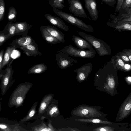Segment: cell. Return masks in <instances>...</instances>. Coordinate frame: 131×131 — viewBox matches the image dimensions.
I'll return each instance as SVG.
<instances>
[{"instance_id":"cell-40","label":"cell","mask_w":131,"mask_h":131,"mask_svg":"<svg viewBox=\"0 0 131 131\" xmlns=\"http://www.w3.org/2000/svg\"><path fill=\"white\" fill-rule=\"evenodd\" d=\"M127 79L128 81L131 82V77L130 76L128 77L127 78Z\"/></svg>"},{"instance_id":"cell-45","label":"cell","mask_w":131,"mask_h":131,"mask_svg":"<svg viewBox=\"0 0 131 131\" xmlns=\"http://www.w3.org/2000/svg\"></svg>"},{"instance_id":"cell-30","label":"cell","mask_w":131,"mask_h":131,"mask_svg":"<svg viewBox=\"0 0 131 131\" xmlns=\"http://www.w3.org/2000/svg\"><path fill=\"white\" fill-rule=\"evenodd\" d=\"M116 54L125 63H130L131 61L130 60L124 52L122 51Z\"/></svg>"},{"instance_id":"cell-11","label":"cell","mask_w":131,"mask_h":131,"mask_svg":"<svg viewBox=\"0 0 131 131\" xmlns=\"http://www.w3.org/2000/svg\"><path fill=\"white\" fill-rule=\"evenodd\" d=\"M36 43L34 40L30 36H22L14 40L11 44V46H14L16 48Z\"/></svg>"},{"instance_id":"cell-3","label":"cell","mask_w":131,"mask_h":131,"mask_svg":"<svg viewBox=\"0 0 131 131\" xmlns=\"http://www.w3.org/2000/svg\"><path fill=\"white\" fill-rule=\"evenodd\" d=\"M53 10L56 15L68 23L86 32H93L94 31V29L92 26L87 24L73 15L55 8H53Z\"/></svg>"},{"instance_id":"cell-22","label":"cell","mask_w":131,"mask_h":131,"mask_svg":"<svg viewBox=\"0 0 131 131\" xmlns=\"http://www.w3.org/2000/svg\"><path fill=\"white\" fill-rule=\"evenodd\" d=\"M38 103V102H36L34 103L33 106L28 111L26 115L19 121V123L26 122L32 118L36 113V107Z\"/></svg>"},{"instance_id":"cell-10","label":"cell","mask_w":131,"mask_h":131,"mask_svg":"<svg viewBox=\"0 0 131 131\" xmlns=\"http://www.w3.org/2000/svg\"><path fill=\"white\" fill-rule=\"evenodd\" d=\"M20 48L23 51L24 53L28 56H41L42 53L38 50V45L36 43L22 46Z\"/></svg>"},{"instance_id":"cell-33","label":"cell","mask_w":131,"mask_h":131,"mask_svg":"<svg viewBox=\"0 0 131 131\" xmlns=\"http://www.w3.org/2000/svg\"><path fill=\"white\" fill-rule=\"evenodd\" d=\"M124 0H117V4L115 7V12L119 11Z\"/></svg>"},{"instance_id":"cell-19","label":"cell","mask_w":131,"mask_h":131,"mask_svg":"<svg viewBox=\"0 0 131 131\" xmlns=\"http://www.w3.org/2000/svg\"><path fill=\"white\" fill-rule=\"evenodd\" d=\"M16 48L14 46L7 47L4 54L1 65V69L8 64L11 60V55L12 52Z\"/></svg>"},{"instance_id":"cell-42","label":"cell","mask_w":131,"mask_h":131,"mask_svg":"<svg viewBox=\"0 0 131 131\" xmlns=\"http://www.w3.org/2000/svg\"><path fill=\"white\" fill-rule=\"evenodd\" d=\"M100 131H106V130H107L105 129L102 128L101 129H100Z\"/></svg>"},{"instance_id":"cell-29","label":"cell","mask_w":131,"mask_h":131,"mask_svg":"<svg viewBox=\"0 0 131 131\" xmlns=\"http://www.w3.org/2000/svg\"><path fill=\"white\" fill-rule=\"evenodd\" d=\"M11 37L9 34L6 35L3 33L0 32V46L2 45L8 39L10 38Z\"/></svg>"},{"instance_id":"cell-18","label":"cell","mask_w":131,"mask_h":131,"mask_svg":"<svg viewBox=\"0 0 131 131\" xmlns=\"http://www.w3.org/2000/svg\"><path fill=\"white\" fill-rule=\"evenodd\" d=\"M47 66L44 64L41 63L36 64L30 68L28 74H41L43 73L47 69Z\"/></svg>"},{"instance_id":"cell-15","label":"cell","mask_w":131,"mask_h":131,"mask_svg":"<svg viewBox=\"0 0 131 131\" xmlns=\"http://www.w3.org/2000/svg\"><path fill=\"white\" fill-rule=\"evenodd\" d=\"M42 36L45 40L48 43L52 44H56L60 43L61 42L52 36L41 26L40 28Z\"/></svg>"},{"instance_id":"cell-38","label":"cell","mask_w":131,"mask_h":131,"mask_svg":"<svg viewBox=\"0 0 131 131\" xmlns=\"http://www.w3.org/2000/svg\"><path fill=\"white\" fill-rule=\"evenodd\" d=\"M88 110L86 109H84L81 111L82 113L85 115L87 114L88 113Z\"/></svg>"},{"instance_id":"cell-13","label":"cell","mask_w":131,"mask_h":131,"mask_svg":"<svg viewBox=\"0 0 131 131\" xmlns=\"http://www.w3.org/2000/svg\"><path fill=\"white\" fill-rule=\"evenodd\" d=\"M44 28L52 36L60 41L61 42H65V34L58 30L54 26L49 25L43 26Z\"/></svg>"},{"instance_id":"cell-20","label":"cell","mask_w":131,"mask_h":131,"mask_svg":"<svg viewBox=\"0 0 131 131\" xmlns=\"http://www.w3.org/2000/svg\"><path fill=\"white\" fill-rule=\"evenodd\" d=\"M16 27L15 23L9 22L5 26L4 30L0 32L6 35L9 34L11 37L16 35Z\"/></svg>"},{"instance_id":"cell-2","label":"cell","mask_w":131,"mask_h":131,"mask_svg":"<svg viewBox=\"0 0 131 131\" xmlns=\"http://www.w3.org/2000/svg\"><path fill=\"white\" fill-rule=\"evenodd\" d=\"M78 32L80 36L94 47L100 56L111 54L110 47L103 40L82 32L78 31Z\"/></svg>"},{"instance_id":"cell-25","label":"cell","mask_w":131,"mask_h":131,"mask_svg":"<svg viewBox=\"0 0 131 131\" xmlns=\"http://www.w3.org/2000/svg\"><path fill=\"white\" fill-rule=\"evenodd\" d=\"M17 12L14 7H10L9 9L7 19L9 22L16 21L17 17Z\"/></svg>"},{"instance_id":"cell-35","label":"cell","mask_w":131,"mask_h":131,"mask_svg":"<svg viewBox=\"0 0 131 131\" xmlns=\"http://www.w3.org/2000/svg\"><path fill=\"white\" fill-rule=\"evenodd\" d=\"M122 51L126 54L130 60L131 61V50L124 49Z\"/></svg>"},{"instance_id":"cell-23","label":"cell","mask_w":131,"mask_h":131,"mask_svg":"<svg viewBox=\"0 0 131 131\" xmlns=\"http://www.w3.org/2000/svg\"><path fill=\"white\" fill-rule=\"evenodd\" d=\"M112 27L119 31H131V22H123L118 26H115Z\"/></svg>"},{"instance_id":"cell-32","label":"cell","mask_w":131,"mask_h":131,"mask_svg":"<svg viewBox=\"0 0 131 131\" xmlns=\"http://www.w3.org/2000/svg\"><path fill=\"white\" fill-rule=\"evenodd\" d=\"M110 7H112L115 4L116 0H101Z\"/></svg>"},{"instance_id":"cell-44","label":"cell","mask_w":131,"mask_h":131,"mask_svg":"<svg viewBox=\"0 0 131 131\" xmlns=\"http://www.w3.org/2000/svg\"><path fill=\"white\" fill-rule=\"evenodd\" d=\"M48 1H49V0H47Z\"/></svg>"},{"instance_id":"cell-27","label":"cell","mask_w":131,"mask_h":131,"mask_svg":"<svg viewBox=\"0 0 131 131\" xmlns=\"http://www.w3.org/2000/svg\"><path fill=\"white\" fill-rule=\"evenodd\" d=\"M5 11L4 0H0V22L2 21L4 18Z\"/></svg>"},{"instance_id":"cell-28","label":"cell","mask_w":131,"mask_h":131,"mask_svg":"<svg viewBox=\"0 0 131 131\" xmlns=\"http://www.w3.org/2000/svg\"><path fill=\"white\" fill-rule=\"evenodd\" d=\"M34 130L35 131H51L48 127H47L43 123L37 126L34 127Z\"/></svg>"},{"instance_id":"cell-7","label":"cell","mask_w":131,"mask_h":131,"mask_svg":"<svg viewBox=\"0 0 131 131\" xmlns=\"http://www.w3.org/2000/svg\"><path fill=\"white\" fill-rule=\"evenodd\" d=\"M69 4V10L75 16L89 18L87 15L80 0H67Z\"/></svg>"},{"instance_id":"cell-12","label":"cell","mask_w":131,"mask_h":131,"mask_svg":"<svg viewBox=\"0 0 131 131\" xmlns=\"http://www.w3.org/2000/svg\"><path fill=\"white\" fill-rule=\"evenodd\" d=\"M72 37V40L78 48L81 50L87 49L90 50H94L92 45L85 39L74 35H73Z\"/></svg>"},{"instance_id":"cell-26","label":"cell","mask_w":131,"mask_h":131,"mask_svg":"<svg viewBox=\"0 0 131 131\" xmlns=\"http://www.w3.org/2000/svg\"><path fill=\"white\" fill-rule=\"evenodd\" d=\"M59 111L58 107L56 105L51 106L48 111V114L51 117H55L59 113Z\"/></svg>"},{"instance_id":"cell-1","label":"cell","mask_w":131,"mask_h":131,"mask_svg":"<svg viewBox=\"0 0 131 131\" xmlns=\"http://www.w3.org/2000/svg\"><path fill=\"white\" fill-rule=\"evenodd\" d=\"M28 82L22 83L18 85L10 96L8 106L10 108L15 106L17 108L23 105L26 95L31 86Z\"/></svg>"},{"instance_id":"cell-5","label":"cell","mask_w":131,"mask_h":131,"mask_svg":"<svg viewBox=\"0 0 131 131\" xmlns=\"http://www.w3.org/2000/svg\"><path fill=\"white\" fill-rule=\"evenodd\" d=\"M13 71L11 65L6 68L5 73L0 78V88L2 96L5 95L8 90L11 87L15 80L13 79Z\"/></svg>"},{"instance_id":"cell-14","label":"cell","mask_w":131,"mask_h":131,"mask_svg":"<svg viewBox=\"0 0 131 131\" xmlns=\"http://www.w3.org/2000/svg\"><path fill=\"white\" fill-rule=\"evenodd\" d=\"M15 24L16 27V35H22V36L27 35L29 30L32 26L25 21L16 22Z\"/></svg>"},{"instance_id":"cell-39","label":"cell","mask_w":131,"mask_h":131,"mask_svg":"<svg viewBox=\"0 0 131 131\" xmlns=\"http://www.w3.org/2000/svg\"><path fill=\"white\" fill-rule=\"evenodd\" d=\"M92 122L94 123H99L100 122V121L98 119H94L92 120Z\"/></svg>"},{"instance_id":"cell-43","label":"cell","mask_w":131,"mask_h":131,"mask_svg":"<svg viewBox=\"0 0 131 131\" xmlns=\"http://www.w3.org/2000/svg\"><path fill=\"white\" fill-rule=\"evenodd\" d=\"M1 104H0V111H1Z\"/></svg>"},{"instance_id":"cell-31","label":"cell","mask_w":131,"mask_h":131,"mask_svg":"<svg viewBox=\"0 0 131 131\" xmlns=\"http://www.w3.org/2000/svg\"><path fill=\"white\" fill-rule=\"evenodd\" d=\"M131 8V0H124L120 9Z\"/></svg>"},{"instance_id":"cell-34","label":"cell","mask_w":131,"mask_h":131,"mask_svg":"<svg viewBox=\"0 0 131 131\" xmlns=\"http://www.w3.org/2000/svg\"><path fill=\"white\" fill-rule=\"evenodd\" d=\"M112 78L109 77L108 78L109 86L112 88H113L115 86V82Z\"/></svg>"},{"instance_id":"cell-8","label":"cell","mask_w":131,"mask_h":131,"mask_svg":"<svg viewBox=\"0 0 131 131\" xmlns=\"http://www.w3.org/2000/svg\"><path fill=\"white\" fill-rule=\"evenodd\" d=\"M85 7L88 11L92 19L96 21L99 16L97 8V4L95 0H84Z\"/></svg>"},{"instance_id":"cell-16","label":"cell","mask_w":131,"mask_h":131,"mask_svg":"<svg viewBox=\"0 0 131 131\" xmlns=\"http://www.w3.org/2000/svg\"><path fill=\"white\" fill-rule=\"evenodd\" d=\"M20 124L16 123L15 125H11L4 123H0V130L3 131H25L19 126Z\"/></svg>"},{"instance_id":"cell-9","label":"cell","mask_w":131,"mask_h":131,"mask_svg":"<svg viewBox=\"0 0 131 131\" xmlns=\"http://www.w3.org/2000/svg\"><path fill=\"white\" fill-rule=\"evenodd\" d=\"M44 16L48 21L51 24L66 31L69 30L68 26L61 19L50 14H46Z\"/></svg>"},{"instance_id":"cell-6","label":"cell","mask_w":131,"mask_h":131,"mask_svg":"<svg viewBox=\"0 0 131 131\" xmlns=\"http://www.w3.org/2000/svg\"><path fill=\"white\" fill-rule=\"evenodd\" d=\"M69 55L64 53L59 50L55 54V59L58 67L62 69H66L77 63L78 61L69 57Z\"/></svg>"},{"instance_id":"cell-36","label":"cell","mask_w":131,"mask_h":131,"mask_svg":"<svg viewBox=\"0 0 131 131\" xmlns=\"http://www.w3.org/2000/svg\"><path fill=\"white\" fill-rule=\"evenodd\" d=\"M4 51V50H2L0 51V71L1 69V65L2 64L3 55Z\"/></svg>"},{"instance_id":"cell-21","label":"cell","mask_w":131,"mask_h":131,"mask_svg":"<svg viewBox=\"0 0 131 131\" xmlns=\"http://www.w3.org/2000/svg\"><path fill=\"white\" fill-rule=\"evenodd\" d=\"M111 59L113 60L117 70L125 71L124 67L126 63L123 61L117 54L112 56Z\"/></svg>"},{"instance_id":"cell-4","label":"cell","mask_w":131,"mask_h":131,"mask_svg":"<svg viewBox=\"0 0 131 131\" xmlns=\"http://www.w3.org/2000/svg\"><path fill=\"white\" fill-rule=\"evenodd\" d=\"M59 50L69 56L84 58H93L96 53L94 50H81L71 45L66 46Z\"/></svg>"},{"instance_id":"cell-41","label":"cell","mask_w":131,"mask_h":131,"mask_svg":"<svg viewBox=\"0 0 131 131\" xmlns=\"http://www.w3.org/2000/svg\"><path fill=\"white\" fill-rule=\"evenodd\" d=\"M4 74H3V73H0V78Z\"/></svg>"},{"instance_id":"cell-17","label":"cell","mask_w":131,"mask_h":131,"mask_svg":"<svg viewBox=\"0 0 131 131\" xmlns=\"http://www.w3.org/2000/svg\"><path fill=\"white\" fill-rule=\"evenodd\" d=\"M53 97L52 95L50 94L46 95L43 99L39 108L38 112L40 114L45 113V111L50 102Z\"/></svg>"},{"instance_id":"cell-24","label":"cell","mask_w":131,"mask_h":131,"mask_svg":"<svg viewBox=\"0 0 131 131\" xmlns=\"http://www.w3.org/2000/svg\"><path fill=\"white\" fill-rule=\"evenodd\" d=\"M48 4L53 8L62 9L65 7L63 4L64 3V0H49Z\"/></svg>"},{"instance_id":"cell-37","label":"cell","mask_w":131,"mask_h":131,"mask_svg":"<svg viewBox=\"0 0 131 131\" xmlns=\"http://www.w3.org/2000/svg\"><path fill=\"white\" fill-rule=\"evenodd\" d=\"M131 108V104L130 103H128L126 106L125 107V109L126 110H129Z\"/></svg>"}]
</instances>
